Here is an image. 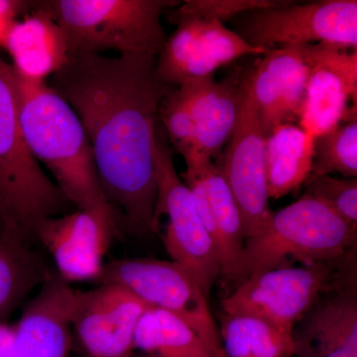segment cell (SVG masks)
<instances>
[{
    "mask_svg": "<svg viewBox=\"0 0 357 357\" xmlns=\"http://www.w3.org/2000/svg\"><path fill=\"white\" fill-rule=\"evenodd\" d=\"M156 60L70 54L48 83L83 123L105 198L138 236L153 234L159 109L175 89L157 76Z\"/></svg>",
    "mask_w": 357,
    "mask_h": 357,
    "instance_id": "cell-1",
    "label": "cell"
},
{
    "mask_svg": "<svg viewBox=\"0 0 357 357\" xmlns=\"http://www.w3.org/2000/svg\"><path fill=\"white\" fill-rule=\"evenodd\" d=\"M17 79L21 128L33 156L50 171L54 183L77 210L110 206L88 134L75 110L47 82Z\"/></svg>",
    "mask_w": 357,
    "mask_h": 357,
    "instance_id": "cell-2",
    "label": "cell"
},
{
    "mask_svg": "<svg viewBox=\"0 0 357 357\" xmlns=\"http://www.w3.org/2000/svg\"><path fill=\"white\" fill-rule=\"evenodd\" d=\"M70 204L28 148L17 75L0 58V229L35 243L40 225L65 213Z\"/></svg>",
    "mask_w": 357,
    "mask_h": 357,
    "instance_id": "cell-3",
    "label": "cell"
},
{
    "mask_svg": "<svg viewBox=\"0 0 357 357\" xmlns=\"http://www.w3.org/2000/svg\"><path fill=\"white\" fill-rule=\"evenodd\" d=\"M175 0H44L39 7L64 32L70 54L114 50L157 57L167 36L162 14Z\"/></svg>",
    "mask_w": 357,
    "mask_h": 357,
    "instance_id": "cell-4",
    "label": "cell"
},
{
    "mask_svg": "<svg viewBox=\"0 0 357 357\" xmlns=\"http://www.w3.org/2000/svg\"><path fill=\"white\" fill-rule=\"evenodd\" d=\"M356 230L305 192L295 203L273 211L264 229L245 241L237 285L274 268L340 259L356 249Z\"/></svg>",
    "mask_w": 357,
    "mask_h": 357,
    "instance_id": "cell-5",
    "label": "cell"
},
{
    "mask_svg": "<svg viewBox=\"0 0 357 357\" xmlns=\"http://www.w3.org/2000/svg\"><path fill=\"white\" fill-rule=\"evenodd\" d=\"M356 249L333 261L292 264L251 275L220 303L223 314H246L291 335L323 296L356 287Z\"/></svg>",
    "mask_w": 357,
    "mask_h": 357,
    "instance_id": "cell-6",
    "label": "cell"
},
{
    "mask_svg": "<svg viewBox=\"0 0 357 357\" xmlns=\"http://www.w3.org/2000/svg\"><path fill=\"white\" fill-rule=\"evenodd\" d=\"M155 165L157 198L153 234L161 238L171 260L184 267L210 299L211 290L222 275L220 258L191 191L176 171L173 149L160 121Z\"/></svg>",
    "mask_w": 357,
    "mask_h": 357,
    "instance_id": "cell-7",
    "label": "cell"
},
{
    "mask_svg": "<svg viewBox=\"0 0 357 357\" xmlns=\"http://www.w3.org/2000/svg\"><path fill=\"white\" fill-rule=\"evenodd\" d=\"M231 21L241 38L267 50L318 43L357 50L356 0L290 1L246 11Z\"/></svg>",
    "mask_w": 357,
    "mask_h": 357,
    "instance_id": "cell-8",
    "label": "cell"
},
{
    "mask_svg": "<svg viewBox=\"0 0 357 357\" xmlns=\"http://www.w3.org/2000/svg\"><path fill=\"white\" fill-rule=\"evenodd\" d=\"M100 283L116 284L150 307L178 317L222 356L220 330L199 284L172 260L126 258L105 264Z\"/></svg>",
    "mask_w": 357,
    "mask_h": 357,
    "instance_id": "cell-9",
    "label": "cell"
},
{
    "mask_svg": "<svg viewBox=\"0 0 357 357\" xmlns=\"http://www.w3.org/2000/svg\"><path fill=\"white\" fill-rule=\"evenodd\" d=\"M234 195L246 241L259 234L271 217L266 173V136L253 96L251 69L244 73L243 100L236 128L220 164Z\"/></svg>",
    "mask_w": 357,
    "mask_h": 357,
    "instance_id": "cell-10",
    "label": "cell"
},
{
    "mask_svg": "<svg viewBox=\"0 0 357 357\" xmlns=\"http://www.w3.org/2000/svg\"><path fill=\"white\" fill-rule=\"evenodd\" d=\"M177 26L156 60L157 76L174 88L211 76L237 59L270 52L248 44L218 21L185 20Z\"/></svg>",
    "mask_w": 357,
    "mask_h": 357,
    "instance_id": "cell-11",
    "label": "cell"
},
{
    "mask_svg": "<svg viewBox=\"0 0 357 357\" xmlns=\"http://www.w3.org/2000/svg\"><path fill=\"white\" fill-rule=\"evenodd\" d=\"M116 229L112 206L76 210L45 220L37 230L36 243L48 251L58 276L67 283L98 281Z\"/></svg>",
    "mask_w": 357,
    "mask_h": 357,
    "instance_id": "cell-12",
    "label": "cell"
},
{
    "mask_svg": "<svg viewBox=\"0 0 357 357\" xmlns=\"http://www.w3.org/2000/svg\"><path fill=\"white\" fill-rule=\"evenodd\" d=\"M146 303L116 284L77 292L72 317L73 337L86 357H128Z\"/></svg>",
    "mask_w": 357,
    "mask_h": 357,
    "instance_id": "cell-13",
    "label": "cell"
},
{
    "mask_svg": "<svg viewBox=\"0 0 357 357\" xmlns=\"http://www.w3.org/2000/svg\"><path fill=\"white\" fill-rule=\"evenodd\" d=\"M310 72L299 126L314 138L356 121L357 50L310 45Z\"/></svg>",
    "mask_w": 357,
    "mask_h": 357,
    "instance_id": "cell-14",
    "label": "cell"
},
{
    "mask_svg": "<svg viewBox=\"0 0 357 357\" xmlns=\"http://www.w3.org/2000/svg\"><path fill=\"white\" fill-rule=\"evenodd\" d=\"M184 160L185 170L181 178L191 191L204 227L217 248L220 277L236 286L246 238L236 199L213 159L197 153Z\"/></svg>",
    "mask_w": 357,
    "mask_h": 357,
    "instance_id": "cell-15",
    "label": "cell"
},
{
    "mask_svg": "<svg viewBox=\"0 0 357 357\" xmlns=\"http://www.w3.org/2000/svg\"><path fill=\"white\" fill-rule=\"evenodd\" d=\"M310 45L272 49L251 69L263 132L299 121L310 72Z\"/></svg>",
    "mask_w": 357,
    "mask_h": 357,
    "instance_id": "cell-16",
    "label": "cell"
},
{
    "mask_svg": "<svg viewBox=\"0 0 357 357\" xmlns=\"http://www.w3.org/2000/svg\"><path fill=\"white\" fill-rule=\"evenodd\" d=\"M77 292L52 275L26 305L15 326L10 357H70Z\"/></svg>",
    "mask_w": 357,
    "mask_h": 357,
    "instance_id": "cell-17",
    "label": "cell"
},
{
    "mask_svg": "<svg viewBox=\"0 0 357 357\" xmlns=\"http://www.w3.org/2000/svg\"><path fill=\"white\" fill-rule=\"evenodd\" d=\"M294 357H357L356 287L323 296L294 326Z\"/></svg>",
    "mask_w": 357,
    "mask_h": 357,
    "instance_id": "cell-18",
    "label": "cell"
},
{
    "mask_svg": "<svg viewBox=\"0 0 357 357\" xmlns=\"http://www.w3.org/2000/svg\"><path fill=\"white\" fill-rule=\"evenodd\" d=\"M243 76L218 82L211 75L178 88L194 117L199 150L211 159L220 156L236 128Z\"/></svg>",
    "mask_w": 357,
    "mask_h": 357,
    "instance_id": "cell-19",
    "label": "cell"
},
{
    "mask_svg": "<svg viewBox=\"0 0 357 357\" xmlns=\"http://www.w3.org/2000/svg\"><path fill=\"white\" fill-rule=\"evenodd\" d=\"M6 50L13 59L18 77L46 82L69 59L62 28L34 1L31 10L18 20L9 34Z\"/></svg>",
    "mask_w": 357,
    "mask_h": 357,
    "instance_id": "cell-20",
    "label": "cell"
},
{
    "mask_svg": "<svg viewBox=\"0 0 357 357\" xmlns=\"http://www.w3.org/2000/svg\"><path fill=\"white\" fill-rule=\"evenodd\" d=\"M314 137L295 124H283L266 138L269 198L278 199L299 190L311 173Z\"/></svg>",
    "mask_w": 357,
    "mask_h": 357,
    "instance_id": "cell-21",
    "label": "cell"
},
{
    "mask_svg": "<svg viewBox=\"0 0 357 357\" xmlns=\"http://www.w3.org/2000/svg\"><path fill=\"white\" fill-rule=\"evenodd\" d=\"M33 244L13 230L0 229V318L52 276Z\"/></svg>",
    "mask_w": 357,
    "mask_h": 357,
    "instance_id": "cell-22",
    "label": "cell"
},
{
    "mask_svg": "<svg viewBox=\"0 0 357 357\" xmlns=\"http://www.w3.org/2000/svg\"><path fill=\"white\" fill-rule=\"evenodd\" d=\"M134 351L147 357H220L184 321L155 307L148 309L138 324Z\"/></svg>",
    "mask_w": 357,
    "mask_h": 357,
    "instance_id": "cell-23",
    "label": "cell"
},
{
    "mask_svg": "<svg viewBox=\"0 0 357 357\" xmlns=\"http://www.w3.org/2000/svg\"><path fill=\"white\" fill-rule=\"evenodd\" d=\"M222 357H292V337L246 314L220 317Z\"/></svg>",
    "mask_w": 357,
    "mask_h": 357,
    "instance_id": "cell-24",
    "label": "cell"
},
{
    "mask_svg": "<svg viewBox=\"0 0 357 357\" xmlns=\"http://www.w3.org/2000/svg\"><path fill=\"white\" fill-rule=\"evenodd\" d=\"M337 174L342 178L357 176V121L340 124L335 130L314 138L311 173L306 183Z\"/></svg>",
    "mask_w": 357,
    "mask_h": 357,
    "instance_id": "cell-25",
    "label": "cell"
},
{
    "mask_svg": "<svg viewBox=\"0 0 357 357\" xmlns=\"http://www.w3.org/2000/svg\"><path fill=\"white\" fill-rule=\"evenodd\" d=\"M160 123L169 143L183 158L203 153L198 144L196 123L191 110L180 89L175 88L162 100L159 109Z\"/></svg>",
    "mask_w": 357,
    "mask_h": 357,
    "instance_id": "cell-26",
    "label": "cell"
},
{
    "mask_svg": "<svg viewBox=\"0 0 357 357\" xmlns=\"http://www.w3.org/2000/svg\"><path fill=\"white\" fill-rule=\"evenodd\" d=\"M290 1L283 0H187L183 4L167 10L168 20L173 24L185 20H198L231 21L246 11L280 6Z\"/></svg>",
    "mask_w": 357,
    "mask_h": 357,
    "instance_id": "cell-27",
    "label": "cell"
},
{
    "mask_svg": "<svg viewBox=\"0 0 357 357\" xmlns=\"http://www.w3.org/2000/svg\"><path fill=\"white\" fill-rule=\"evenodd\" d=\"M306 194L357 227V178L323 176L307 183Z\"/></svg>",
    "mask_w": 357,
    "mask_h": 357,
    "instance_id": "cell-28",
    "label": "cell"
},
{
    "mask_svg": "<svg viewBox=\"0 0 357 357\" xmlns=\"http://www.w3.org/2000/svg\"><path fill=\"white\" fill-rule=\"evenodd\" d=\"M34 1L0 0V48L6 50L7 39L21 15L31 10Z\"/></svg>",
    "mask_w": 357,
    "mask_h": 357,
    "instance_id": "cell-29",
    "label": "cell"
},
{
    "mask_svg": "<svg viewBox=\"0 0 357 357\" xmlns=\"http://www.w3.org/2000/svg\"><path fill=\"white\" fill-rule=\"evenodd\" d=\"M14 335H15V326L0 324V357H10Z\"/></svg>",
    "mask_w": 357,
    "mask_h": 357,
    "instance_id": "cell-30",
    "label": "cell"
},
{
    "mask_svg": "<svg viewBox=\"0 0 357 357\" xmlns=\"http://www.w3.org/2000/svg\"><path fill=\"white\" fill-rule=\"evenodd\" d=\"M128 357H147L144 354H139V352L134 351L132 354H130Z\"/></svg>",
    "mask_w": 357,
    "mask_h": 357,
    "instance_id": "cell-31",
    "label": "cell"
},
{
    "mask_svg": "<svg viewBox=\"0 0 357 357\" xmlns=\"http://www.w3.org/2000/svg\"><path fill=\"white\" fill-rule=\"evenodd\" d=\"M292 357H294V356H292Z\"/></svg>",
    "mask_w": 357,
    "mask_h": 357,
    "instance_id": "cell-32",
    "label": "cell"
}]
</instances>
